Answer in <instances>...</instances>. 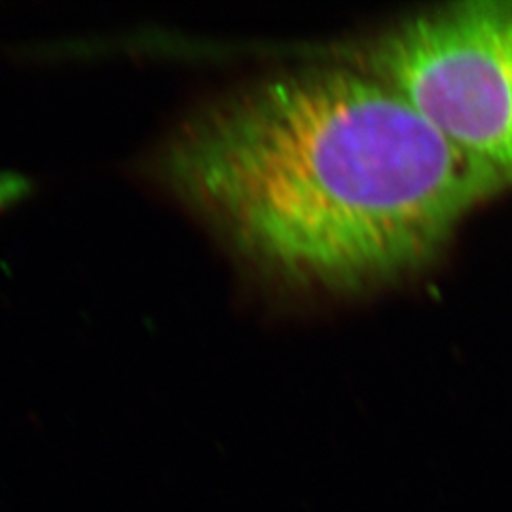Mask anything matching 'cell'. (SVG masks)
<instances>
[{
	"mask_svg": "<svg viewBox=\"0 0 512 512\" xmlns=\"http://www.w3.org/2000/svg\"><path fill=\"white\" fill-rule=\"evenodd\" d=\"M162 175L256 268L330 291L421 270L512 184L391 82L351 69L285 74L202 110Z\"/></svg>",
	"mask_w": 512,
	"mask_h": 512,
	"instance_id": "1",
	"label": "cell"
},
{
	"mask_svg": "<svg viewBox=\"0 0 512 512\" xmlns=\"http://www.w3.org/2000/svg\"><path fill=\"white\" fill-rule=\"evenodd\" d=\"M370 71L512 181V0L463 2L408 19L376 42Z\"/></svg>",
	"mask_w": 512,
	"mask_h": 512,
	"instance_id": "2",
	"label": "cell"
},
{
	"mask_svg": "<svg viewBox=\"0 0 512 512\" xmlns=\"http://www.w3.org/2000/svg\"><path fill=\"white\" fill-rule=\"evenodd\" d=\"M33 192V181L21 173H0V213L23 202Z\"/></svg>",
	"mask_w": 512,
	"mask_h": 512,
	"instance_id": "3",
	"label": "cell"
}]
</instances>
